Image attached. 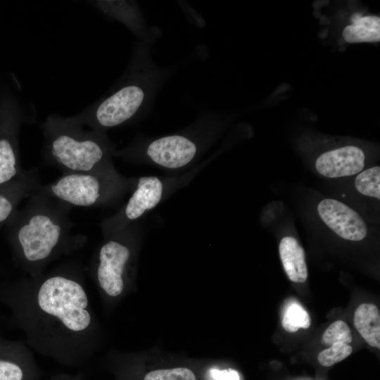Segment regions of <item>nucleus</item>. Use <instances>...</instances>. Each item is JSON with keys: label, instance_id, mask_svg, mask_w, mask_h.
I'll use <instances>...</instances> for the list:
<instances>
[{"label": "nucleus", "instance_id": "4", "mask_svg": "<svg viewBox=\"0 0 380 380\" xmlns=\"http://www.w3.org/2000/svg\"><path fill=\"white\" fill-rule=\"evenodd\" d=\"M45 160L63 173H102L108 158L103 132L85 128L73 116L49 115L42 125Z\"/></svg>", "mask_w": 380, "mask_h": 380}, {"label": "nucleus", "instance_id": "22", "mask_svg": "<svg viewBox=\"0 0 380 380\" xmlns=\"http://www.w3.org/2000/svg\"><path fill=\"white\" fill-rule=\"evenodd\" d=\"M143 380H196V377L191 369L181 367L151 371Z\"/></svg>", "mask_w": 380, "mask_h": 380}, {"label": "nucleus", "instance_id": "13", "mask_svg": "<svg viewBox=\"0 0 380 380\" xmlns=\"http://www.w3.org/2000/svg\"><path fill=\"white\" fill-rule=\"evenodd\" d=\"M279 255L284 269L293 282L303 283L308 278L305 253L298 241L291 236L284 237L279 243Z\"/></svg>", "mask_w": 380, "mask_h": 380}, {"label": "nucleus", "instance_id": "24", "mask_svg": "<svg viewBox=\"0 0 380 380\" xmlns=\"http://www.w3.org/2000/svg\"><path fill=\"white\" fill-rule=\"evenodd\" d=\"M50 380H83L81 377L66 374H59L51 377Z\"/></svg>", "mask_w": 380, "mask_h": 380}, {"label": "nucleus", "instance_id": "21", "mask_svg": "<svg viewBox=\"0 0 380 380\" xmlns=\"http://www.w3.org/2000/svg\"><path fill=\"white\" fill-rule=\"evenodd\" d=\"M352 351L353 348L349 344L335 343L321 351L317 356V360L321 365L330 367L348 357Z\"/></svg>", "mask_w": 380, "mask_h": 380}, {"label": "nucleus", "instance_id": "12", "mask_svg": "<svg viewBox=\"0 0 380 380\" xmlns=\"http://www.w3.org/2000/svg\"><path fill=\"white\" fill-rule=\"evenodd\" d=\"M162 194L163 184L158 177H141L137 189L125 206V217L129 220L140 217L145 211L156 206L160 201Z\"/></svg>", "mask_w": 380, "mask_h": 380}, {"label": "nucleus", "instance_id": "16", "mask_svg": "<svg viewBox=\"0 0 380 380\" xmlns=\"http://www.w3.org/2000/svg\"><path fill=\"white\" fill-rule=\"evenodd\" d=\"M354 326L369 346L380 348V314L374 304L362 303L356 308Z\"/></svg>", "mask_w": 380, "mask_h": 380}, {"label": "nucleus", "instance_id": "5", "mask_svg": "<svg viewBox=\"0 0 380 380\" xmlns=\"http://www.w3.org/2000/svg\"><path fill=\"white\" fill-rule=\"evenodd\" d=\"M26 114L15 96L8 92L0 96V186L21 177L19 132Z\"/></svg>", "mask_w": 380, "mask_h": 380}, {"label": "nucleus", "instance_id": "6", "mask_svg": "<svg viewBox=\"0 0 380 380\" xmlns=\"http://www.w3.org/2000/svg\"><path fill=\"white\" fill-rule=\"evenodd\" d=\"M39 191L70 206L92 207L101 201L104 184L101 173L66 172Z\"/></svg>", "mask_w": 380, "mask_h": 380}, {"label": "nucleus", "instance_id": "19", "mask_svg": "<svg viewBox=\"0 0 380 380\" xmlns=\"http://www.w3.org/2000/svg\"><path fill=\"white\" fill-rule=\"evenodd\" d=\"M310 323L309 314L298 304H292L286 310L281 322L283 328L290 333L296 332L300 328L308 329Z\"/></svg>", "mask_w": 380, "mask_h": 380}, {"label": "nucleus", "instance_id": "23", "mask_svg": "<svg viewBox=\"0 0 380 380\" xmlns=\"http://www.w3.org/2000/svg\"><path fill=\"white\" fill-rule=\"evenodd\" d=\"M210 374L214 380H240L238 372L232 369L222 370L211 369Z\"/></svg>", "mask_w": 380, "mask_h": 380}, {"label": "nucleus", "instance_id": "10", "mask_svg": "<svg viewBox=\"0 0 380 380\" xmlns=\"http://www.w3.org/2000/svg\"><path fill=\"white\" fill-rule=\"evenodd\" d=\"M365 154L358 147L346 146L320 155L315 167L322 175L336 178L353 175L362 170Z\"/></svg>", "mask_w": 380, "mask_h": 380}, {"label": "nucleus", "instance_id": "20", "mask_svg": "<svg viewBox=\"0 0 380 380\" xmlns=\"http://www.w3.org/2000/svg\"><path fill=\"white\" fill-rule=\"evenodd\" d=\"M352 341V335L348 325L341 320L333 322L322 335V342L329 346L338 343L349 344Z\"/></svg>", "mask_w": 380, "mask_h": 380}, {"label": "nucleus", "instance_id": "7", "mask_svg": "<svg viewBox=\"0 0 380 380\" xmlns=\"http://www.w3.org/2000/svg\"><path fill=\"white\" fill-rule=\"evenodd\" d=\"M130 258L129 246L118 240H108L101 246L93 274L105 296L116 298L123 293L126 286L125 272Z\"/></svg>", "mask_w": 380, "mask_h": 380}, {"label": "nucleus", "instance_id": "17", "mask_svg": "<svg viewBox=\"0 0 380 380\" xmlns=\"http://www.w3.org/2000/svg\"><path fill=\"white\" fill-rule=\"evenodd\" d=\"M343 36L349 43L379 42L380 18L376 15L361 17L344 28Z\"/></svg>", "mask_w": 380, "mask_h": 380}, {"label": "nucleus", "instance_id": "9", "mask_svg": "<svg viewBox=\"0 0 380 380\" xmlns=\"http://www.w3.org/2000/svg\"><path fill=\"white\" fill-rule=\"evenodd\" d=\"M196 144L180 134L160 137L149 143L146 155L156 164L175 169L186 165L195 157Z\"/></svg>", "mask_w": 380, "mask_h": 380}, {"label": "nucleus", "instance_id": "2", "mask_svg": "<svg viewBox=\"0 0 380 380\" xmlns=\"http://www.w3.org/2000/svg\"><path fill=\"white\" fill-rule=\"evenodd\" d=\"M38 189L4 227L20 265L30 278L44 274L52 261L80 248L83 242L71 234L70 206Z\"/></svg>", "mask_w": 380, "mask_h": 380}, {"label": "nucleus", "instance_id": "8", "mask_svg": "<svg viewBox=\"0 0 380 380\" xmlns=\"http://www.w3.org/2000/svg\"><path fill=\"white\" fill-rule=\"evenodd\" d=\"M317 211L323 222L344 239L360 241L367 234L366 224L358 213L338 201L324 199Z\"/></svg>", "mask_w": 380, "mask_h": 380}, {"label": "nucleus", "instance_id": "14", "mask_svg": "<svg viewBox=\"0 0 380 380\" xmlns=\"http://www.w3.org/2000/svg\"><path fill=\"white\" fill-rule=\"evenodd\" d=\"M93 4L103 13L125 24L140 39L148 34L143 29V19L135 4L115 1H97Z\"/></svg>", "mask_w": 380, "mask_h": 380}, {"label": "nucleus", "instance_id": "18", "mask_svg": "<svg viewBox=\"0 0 380 380\" xmlns=\"http://www.w3.org/2000/svg\"><path fill=\"white\" fill-rule=\"evenodd\" d=\"M355 185L362 194L380 199V167L375 166L360 172Z\"/></svg>", "mask_w": 380, "mask_h": 380}, {"label": "nucleus", "instance_id": "15", "mask_svg": "<svg viewBox=\"0 0 380 380\" xmlns=\"http://www.w3.org/2000/svg\"><path fill=\"white\" fill-rule=\"evenodd\" d=\"M40 374L31 350L12 358L0 357V380H38Z\"/></svg>", "mask_w": 380, "mask_h": 380}, {"label": "nucleus", "instance_id": "11", "mask_svg": "<svg viewBox=\"0 0 380 380\" xmlns=\"http://www.w3.org/2000/svg\"><path fill=\"white\" fill-rule=\"evenodd\" d=\"M41 185L37 170H25L18 179L0 186V229L5 227L20 203Z\"/></svg>", "mask_w": 380, "mask_h": 380}, {"label": "nucleus", "instance_id": "25", "mask_svg": "<svg viewBox=\"0 0 380 380\" xmlns=\"http://www.w3.org/2000/svg\"><path fill=\"white\" fill-rule=\"evenodd\" d=\"M362 16L361 14L360 13H354L351 18H350V20L353 23H354L355 21L357 20L358 19H360Z\"/></svg>", "mask_w": 380, "mask_h": 380}, {"label": "nucleus", "instance_id": "1", "mask_svg": "<svg viewBox=\"0 0 380 380\" xmlns=\"http://www.w3.org/2000/svg\"><path fill=\"white\" fill-rule=\"evenodd\" d=\"M18 314L30 349L61 364L82 365L96 348V322L77 270L58 268L24 280Z\"/></svg>", "mask_w": 380, "mask_h": 380}, {"label": "nucleus", "instance_id": "3", "mask_svg": "<svg viewBox=\"0 0 380 380\" xmlns=\"http://www.w3.org/2000/svg\"><path fill=\"white\" fill-rule=\"evenodd\" d=\"M158 32L154 27L135 44L127 69L108 93L73 116L80 124L103 132L149 110L157 92L172 72L157 65L151 58Z\"/></svg>", "mask_w": 380, "mask_h": 380}]
</instances>
